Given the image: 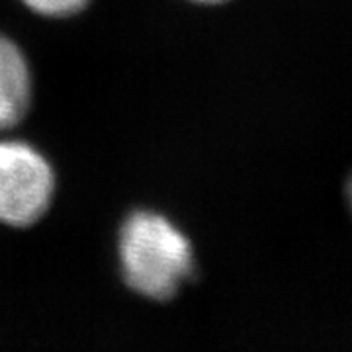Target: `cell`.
Listing matches in <instances>:
<instances>
[{"label":"cell","instance_id":"1","mask_svg":"<svg viewBox=\"0 0 352 352\" xmlns=\"http://www.w3.org/2000/svg\"><path fill=\"white\" fill-rule=\"evenodd\" d=\"M120 272L131 292L170 302L196 276L190 239L164 215L139 210L127 215L118 237Z\"/></svg>","mask_w":352,"mask_h":352},{"label":"cell","instance_id":"2","mask_svg":"<svg viewBox=\"0 0 352 352\" xmlns=\"http://www.w3.org/2000/svg\"><path fill=\"white\" fill-rule=\"evenodd\" d=\"M57 176L41 153L24 141H0V223L28 229L50 212Z\"/></svg>","mask_w":352,"mask_h":352},{"label":"cell","instance_id":"3","mask_svg":"<svg viewBox=\"0 0 352 352\" xmlns=\"http://www.w3.org/2000/svg\"><path fill=\"white\" fill-rule=\"evenodd\" d=\"M32 71L12 39L0 36V131L16 127L32 106Z\"/></svg>","mask_w":352,"mask_h":352},{"label":"cell","instance_id":"4","mask_svg":"<svg viewBox=\"0 0 352 352\" xmlns=\"http://www.w3.org/2000/svg\"><path fill=\"white\" fill-rule=\"evenodd\" d=\"M30 10L47 18H71L82 12L90 0H22Z\"/></svg>","mask_w":352,"mask_h":352},{"label":"cell","instance_id":"5","mask_svg":"<svg viewBox=\"0 0 352 352\" xmlns=\"http://www.w3.org/2000/svg\"><path fill=\"white\" fill-rule=\"evenodd\" d=\"M194 2H200V4H223L229 0H194Z\"/></svg>","mask_w":352,"mask_h":352}]
</instances>
